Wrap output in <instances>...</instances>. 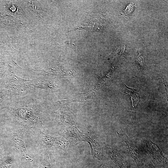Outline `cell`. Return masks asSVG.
I'll use <instances>...</instances> for the list:
<instances>
[{"label": "cell", "mask_w": 168, "mask_h": 168, "mask_svg": "<svg viewBox=\"0 0 168 168\" xmlns=\"http://www.w3.org/2000/svg\"><path fill=\"white\" fill-rule=\"evenodd\" d=\"M101 168H116L113 166L106 165H104L101 166Z\"/></svg>", "instance_id": "7c38bea8"}, {"label": "cell", "mask_w": 168, "mask_h": 168, "mask_svg": "<svg viewBox=\"0 0 168 168\" xmlns=\"http://www.w3.org/2000/svg\"><path fill=\"white\" fill-rule=\"evenodd\" d=\"M98 86L95 88L84 93H80L76 97L71 99L63 100L60 102L65 104L72 102H77L81 103H85L91 100L97 93L98 90Z\"/></svg>", "instance_id": "8992f818"}, {"label": "cell", "mask_w": 168, "mask_h": 168, "mask_svg": "<svg viewBox=\"0 0 168 168\" xmlns=\"http://www.w3.org/2000/svg\"><path fill=\"white\" fill-rule=\"evenodd\" d=\"M147 148L150 155L157 162L164 164L167 163V157L162 153L158 146L151 141H148Z\"/></svg>", "instance_id": "5b68a950"}, {"label": "cell", "mask_w": 168, "mask_h": 168, "mask_svg": "<svg viewBox=\"0 0 168 168\" xmlns=\"http://www.w3.org/2000/svg\"><path fill=\"white\" fill-rule=\"evenodd\" d=\"M110 154L113 161L120 168H128L126 160L119 152L114 151H112Z\"/></svg>", "instance_id": "52a82bcc"}, {"label": "cell", "mask_w": 168, "mask_h": 168, "mask_svg": "<svg viewBox=\"0 0 168 168\" xmlns=\"http://www.w3.org/2000/svg\"><path fill=\"white\" fill-rule=\"evenodd\" d=\"M118 135L124 140L128 147V151L130 156L134 159L138 167L140 165V158L138 151L136 149L134 144L126 134L120 130L117 132Z\"/></svg>", "instance_id": "277c9868"}, {"label": "cell", "mask_w": 168, "mask_h": 168, "mask_svg": "<svg viewBox=\"0 0 168 168\" xmlns=\"http://www.w3.org/2000/svg\"><path fill=\"white\" fill-rule=\"evenodd\" d=\"M24 128L16 129L13 132L11 139L15 147L20 152L24 158L29 163H32L33 160L27 152L24 140L25 132Z\"/></svg>", "instance_id": "3957f363"}, {"label": "cell", "mask_w": 168, "mask_h": 168, "mask_svg": "<svg viewBox=\"0 0 168 168\" xmlns=\"http://www.w3.org/2000/svg\"><path fill=\"white\" fill-rule=\"evenodd\" d=\"M8 154V148L5 141L0 137V158Z\"/></svg>", "instance_id": "9c48e42d"}, {"label": "cell", "mask_w": 168, "mask_h": 168, "mask_svg": "<svg viewBox=\"0 0 168 168\" xmlns=\"http://www.w3.org/2000/svg\"><path fill=\"white\" fill-rule=\"evenodd\" d=\"M146 168H155V167L153 166L150 165L147 166Z\"/></svg>", "instance_id": "4fadbf2b"}, {"label": "cell", "mask_w": 168, "mask_h": 168, "mask_svg": "<svg viewBox=\"0 0 168 168\" xmlns=\"http://www.w3.org/2000/svg\"><path fill=\"white\" fill-rule=\"evenodd\" d=\"M33 134L39 146L66 149L67 142L62 138L48 135L38 130L34 131Z\"/></svg>", "instance_id": "7a4b0ae2"}, {"label": "cell", "mask_w": 168, "mask_h": 168, "mask_svg": "<svg viewBox=\"0 0 168 168\" xmlns=\"http://www.w3.org/2000/svg\"><path fill=\"white\" fill-rule=\"evenodd\" d=\"M114 68H113L110 72L105 76L99 79L98 83V86L104 84L109 81L112 78Z\"/></svg>", "instance_id": "30bf717a"}, {"label": "cell", "mask_w": 168, "mask_h": 168, "mask_svg": "<svg viewBox=\"0 0 168 168\" xmlns=\"http://www.w3.org/2000/svg\"><path fill=\"white\" fill-rule=\"evenodd\" d=\"M13 114L16 120L26 127L35 128L41 124L39 114L31 108H17L13 109Z\"/></svg>", "instance_id": "6da1fadb"}, {"label": "cell", "mask_w": 168, "mask_h": 168, "mask_svg": "<svg viewBox=\"0 0 168 168\" xmlns=\"http://www.w3.org/2000/svg\"><path fill=\"white\" fill-rule=\"evenodd\" d=\"M41 168H54L51 160L47 156H45Z\"/></svg>", "instance_id": "8fae6325"}, {"label": "cell", "mask_w": 168, "mask_h": 168, "mask_svg": "<svg viewBox=\"0 0 168 168\" xmlns=\"http://www.w3.org/2000/svg\"><path fill=\"white\" fill-rule=\"evenodd\" d=\"M13 158L7 154L0 158V168H10L13 161Z\"/></svg>", "instance_id": "ba28073f"}]
</instances>
